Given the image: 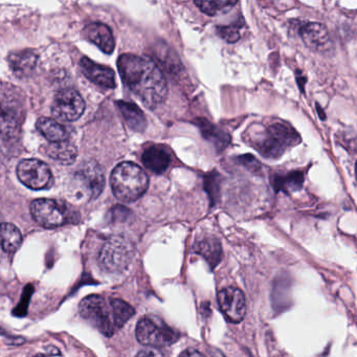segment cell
I'll use <instances>...</instances> for the list:
<instances>
[{"label": "cell", "instance_id": "obj_1", "mask_svg": "<svg viewBox=\"0 0 357 357\" xmlns=\"http://www.w3.org/2000/svg\"><path fill=\"white\" fill-rule=\"evenodd\" d=\"M123 82L148 107H155L168 95L166 78L162 70L148 58L123 54L118 60Z\"/></svg>", "mask_w": 357, "mask_h": 357}, {"label": "cell", "instance_id": "obj_2", "mask_svg": "<svg viewBox=\"0 0 357 357\" xmlns=\"http://www.w3.org/2000/svg\"><path fill=\"white\" fill-rule=\"evenodd\" d=\"M252 146L271 160L281 158L288 149L301 143V137L290 125L275 123L252 137Z\"/></svg>", "mask_w": 357, "mask_h": 357}, {"label": "cell", "instance_id": "obj_3", "mask_svg": "<svg viewBox=\"0 0 357 357\" xmlns=\"http://www.w3.org/2000/svg\"><path fill=\"white\" fill-rule=\"evenodd\" d=\"M114 196L121 202H133L147 191L149 178L135 162H124L116 167L110 176Z\"/></svg>", "mask_w": 357, "mask_h": 357}, {"label": "cell", "instance_id": "obj_4", "mask_svg": "<svg viewBox=\"0 0 357 357\" xmlns=\"http://www.w3.org/2000/svg\"><path fill=\"white\" fill-rule=\"evenodd\" d=\"M79 311L83 319L105 336H112L119 330L110 301L103 296L93 294L83 298L79 305Z\"/></svg>", "mask_w": 357, "mask_h": 357}, {"label": "cell", "instance_id": "obj_5", "mask_svg": "<svg viewBox=\"0 0 357 357\" xmlns=\"http://www.w3.org/2000/svg\"><path fill=\"white\" fill-rule=\"evenodd\" d=\"M135 255L132 242L122 236H114L101 248L99 263L108 273H122L132 262Z\"/></svg>", "mask_w": 357, "mask_h": 357}, {"label": "cell", "instance_id": "obj_6", "mask_svg": "<svg viewBox=\"0 0 357 357\" xmlns=\"http://www.w3.org/2000/svg\"><path fill=\"white\" fill-rule=\"evenodd\" d=\"M135 335L137 340L149 348L160 349L171 346L178 340L179 334L158 317H145L137 323Z\"/></svg>", "mask_w": 357, "mask_h": 357}, {"label": "cell", "instance_id": "obj_7", "mask_svg": "<svg viewBox=\"0 0 357 357\" xmlns=\"http://www.w3.org/2000/svg\"><path fill=\"white\" fill-rule=\"evenodd\" d=\"M73 185L80 197L95 199L99 197L105 187L103 168L96 162H87L75 173Z\"/></svg>", "mask_w": 357, "mask_h": 357}, {"label": "cell", "instance_id": "obj_8", "mask_svg": "<svg viewBox=\"0 0 357 357\" xmlns=\"http://www.w3.org/2000/svg\"><path fill=\"white\" fill-rule=\"evenodd\" d=\"M18 179L26 187L38 191L49 189L53 185L54 179L51 169L47 164L38 160H24L18 164Z\"/></svg>", "mask_w": 357, "mask_h": 357}, {"label": "cell", "instance_id": "obj_9", "mask_svg": "<svg viewBox=\"0 0 357 357\" xmlns=\"http://www.w3.org/2000/svg\"><path fill=\"white\" fill-rule=\"evenodd\" d=\"M33 218L38 225L47 229L61 227L70 221L66 208L53 199H36L31 204Z\"/></svg>", "mask_w": 357, "mask_h": 357}, {"label": "cell", "instance_id": "obj_10", "mask_svg": "<svg viewBox=\"0 0 357 357\" xmlns=\"http://www.w3.org/2000/svg\"><path fill=\"white\" fill-rule=\"evenodd\" d=\"M85 102L78 91L64 89L56 95L52 105V114L63 122H74L84 114Z\"/></svg>", "mask_w": 357, "mask_h": 357}, {"label": "cell", "instance_id": "obj_11", "mask_svg": "<svg viewBox=\"0 0 357 357\" xmlns=\"http://www.w3.org/2000/svg\"><path fill=\"white\" fill-rule=\"evenodd\" d=\"M219 307L231 323H240L245 317L246 301L243 292L236 287L220 290L217 296Z\"/></svg>", "mask_w": 357, "mask_h": 357}, {"label": "cell", "instance_id": "obj_12", "mask_svg": "<svg viewBox=\"0 0 357 357\" xmlns=\"http://www.w3.org/2000/svg\"><path fill=\"white\" fill-rule=\"evenodd\" d=\"M81 70L89 80L104 89H114L116 86V74L107 66H100L89 58L81 59Z\"/></svg>", "mask_w": 357, "mask_h": 357}, {"label": "cell", "instance_id": "obj_13", "mask_svg": "<svg viewBox=\"0 0 357 357\" xmlns=\"http://www.w3.org/2000/svg\"><path fill=\"white\" fill-rule=\"evenodd\" d=\"M83 36L89 43L97 45L104 53H114V47H116L114 35H112V30L105 24H99V22L89 24L83 30Z\"/></svg>", "mask_w": 357, "mask_h": 357}, {"label": "cell", "instance_id": "obj_14", "mask_svg": "<svg viewBox=\"0 0 357 357\" xmlns=\"http://www.w3.org/2000/svg\"><path fill=\"white\" fill-rule=\"evenodd\" d=\"M37 61H38V57L36 53L31 50L14 52L8 57V63L12 73L20 79L28 78L34 73Z\"/></svg>", "mask_w": 357, "mask_h": 357}, {"label": "cell", "instance_id": "obj_15", "mask_svg": "<svg viewBox=\"0 0 357 357\" xmlns=\"http://www.w3.org/2000/svg\"><path fill=\"white\" fill-rule=\"evenodd\" d=\"M301 38L311 50H321L329 43V32L326 26L317 22L305 24L300 29Z\"/></svg>", "mask_w": 357, "mask_h": 357}, {"label": "cell", "instance_id": "obj_16", "mask_svg": "<svg viewBox=\"0 0 357 357\" xmlns=\"http://www.w3.org/2000/svg\"><path fill=\"white\" fill-rule=\"evenodd\" d=\"M142 160L146 168L155 174H162L170 166V154L160 146H150L144 151Z\"/></svg>", "mask_w": 357, "mask_h": 357}, {"label": "cell", "instance_id": "obj_17", "mask_svg": "<svg viewBox=\"0 0 357 357\" xmlns=\"http://www.w3.org/2000/svg\"><path fill=\"white\" fill-rule=\"evenodd\" d=\"M116 105L120 108L121 114H122L125 122L133 131L143 132L145 130L146 127H147V120H146L145 114L135 104L119 101Z\"/></svg>", "mask_w": 357, "mask_h": 357}, {"label": "cell", "instance_id": "obj_18", "mask_svg": "<svg viewBox=\"0 0 357 357\" xmlns=\"http://www.w3.org/2000/svg\"><path fill=\"white\" fill-rule=\"evenodd\" d=\"M37 129L39 132L51 143H60L68 141V131L63 125L54 119L41 118L37 121Z\"/></svg>", "mask_w": 357, "mask_h": 357}, {"label": "cell", "instance_id": "obj_19", "mask_svg": "<svg viewBox=\"0 0 357 357\" xmlns=\"http://www.w3.org/2000/svg\"><path fill=\"white\" fill-rule=\"evenodd\" d=\"M45 152L52 160L62 165L73 164L78 155L76 146L68 141L51 143L45 148Z\"/></svg>", "mask_w": 357, "mask_h": 357}, {"label": "cell", "instance_id": "obj_20", "mask_svg": "<svg viewBox=\"0 0 357 357\" xmlns=\"http://www.w3.org/2000/svg\"><path fill=\"white\" fill-rule=\"evenodd\" d=\"M303 183H304V174L301 171H294L285 175H273L271 177V185L275 192L292 193L300 190Z\"/></svg>", "mask_w": 357, "mask_h": 357}, {"label": "cell", "instance_id": "obj_21", "mask_svg": "<svg viewBox=\"0 0 357 357\" xmlns=\"http://www.w3.org/2000/svg\"><path fill=\"white\" fill-rule=\"evenodd\" d=\"M196 252L206 259L212 267L216 266L221 260L222 248L216 238H204L195 245Z\"/></svg>", "mask_w": 357, "mask_h": 357}, {"label": "cell", "instance_id": "obj_22", "mask_svg": "<svg viewBox=\"0 0 357 357\" xmlns=\"http://www.w3.org/2000/svg\"><path fill=\"white\" fill-rule=\"evenodd\" d=\"M22 243V235L20 229L12 223L1 225V245L8 254H13Z\"/></svg>", "mask_w": 357, "mask_h": 357}, {"label": "cell", "instance_id": "obj_23", "mask_svg": "<svg viewBox=\"0 0 357 357\" xmlns=\"http://www.w3.org/2000/svg\"><path fill=\"white\" fill-rule=\"evenodd\" d=\"M199 128L202 130V135L206 137L208 141L215 144L217 149L222 150L227 147L231 141V137L227 133L223 132L220 129L215 127L214 125L210 124L204 120H200Z\"/></svg>", "mask_w": 357, "mask_h": 357}, {"label": "cell", "instance_id": "obj_24", "mask_svg": "<svg viewBox=\"0 0 357 357\" xmlns=\"http://www.w3.org/2000/svg\"><path fill=\"white\" fill-rule=\"evenodd\" d=\"M109 301L112 309H114L116 327L118 329H121L135 315V310L130 304L121 298H110Z\"/></svg>", "mask_w": 357, "mask_h": 357}, {"label": "cell", "instance_id": "obj_25", "mask_svg": "<svg viewBox=\"0 0 357 357\" xmlns=\"http://www.w3.org/2000/svg\"><path fill=\"white\" fill-rule=\"evenodd\" d=\"M195 5L206 15L215 16L229 11L237 5V1H195Z\"/></svg>", "mask_w": 357, "mask_h": 357}, {"label": "cell", "instance_id": "obj_26", "mask_svg": "<svg viewBox=\"0 0 357 357\" xmlns=\"http://www.w3.org/2000/svg\"><path fill=\"white\" fill-rule=\"evenodd\" d=\"M244 26L243 20L240 18L238 22L229 24V26H218L217 28V33L219 36L229 43H237L241 36V29Z\"/></svg>", "mask_w": 357, "mask_h": 357}, {"label": "cell", "instance_id": "obj_27", "mask_svg": "<svg viewBox=\"0 0 357 357\" xmlns=\"http://www.w3.org/2000/svg\"><path fill=\"white\" fill-rule=\"evenodd\" d=\"M237 162L241 164L242 166L245 167L248 170L252 173H259L261 171V164L257 158L250 154H245V155L239 156L237 158Z\"/></svg>", "mask_w": 357, "mask_h": 357}, {"label": "cell", "instance_id": "obj_28", "mask_svg": "<svg viewBox=\"0 0 357 357\" xmlns=\"http://www.w3.org/2000/svg\"><path fill=\"white\" fill-rule=\"evenodd\" d=\"M137 357H167L164 353L160 352L158 349L147 348L139 351Z\"/></svg>", "mask_w": 357, "mask_h": 357}, {"label": "cell", "instance_id": "obj_29", "mask_svg": "<svg viewBox=\"0 0 357 357\" xmlns=\"http://www.w3.org/2000/svg\"><path fill=\"white\" fill-rule=\"evenodd\" d=\"M179 357H204L202 353L198 351L193 350V349H188V350L183 351Z\"/></svg>", "mask_w": 357, "mask_h": 357}, {"label": "cell", "instance_id": "obj_30", "mask_svg": "<svg viewBox=\"0 0 357 357\" xmlns=\"http://www.w3.org/2000/svg\"><path fill=\"white\" fill-rule=\"evenodd\" d=\"M317 112H319V118H321V120H325L326 116H325V114H324V112H321V108L319 107V105H317Z\"/></svg>", "mask_w": 357, "mask_h": 357}, {"label": "cell", "instance_id": "obj_31", "mask_svg": "<svg viewBox=\"0 0 357 357\" xmlns=\"http://www.w3.org/2000/svg\"><path fill=\"white\" fill-rule=\"evenodd\" d=\"M34 357H50V355L37 354L36 356Z\"/></svg>", "mask_w": 357, "mask_h": 357}, {"label": "cell", "instance_id": "obj_32", "mask_svg": "<svg viewBox=\"0 0 357 357\" xmlns=\"http://www.w3.org/2000/svg\"><path fill=\"white\" fill-rule=\"evenodd\" d=\"M355 173H356V178H357V162H356V166H355Z\"/></svg>", "mask_w": 357, "mask_h": 357}]
</instances>
